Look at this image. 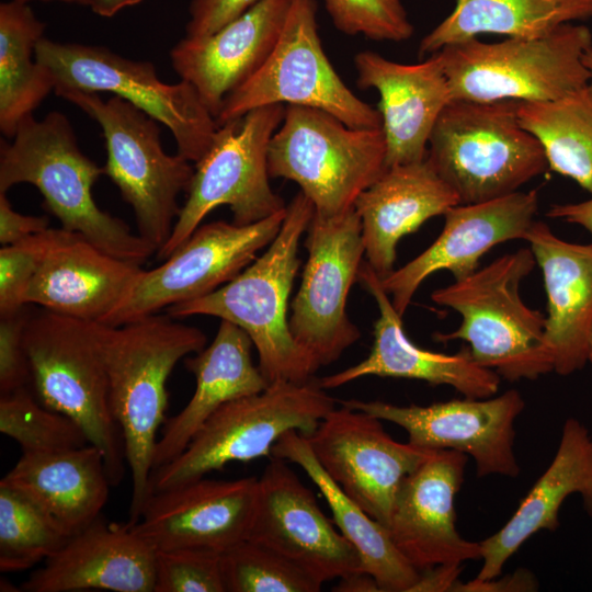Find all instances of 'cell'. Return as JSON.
I'll use <instances>...</instances> for the list:
<instances>
[{
  "mask_svg": "<svg viewBox=\"0 0 592 592\" xmlns=\"http://www.w3.org/2000/svg\"><path fill=\"white\" fill-rule=\"evenodd\" d=\"M258 493L254 477L198 480L153 492L129 524L156 550L202 549L223 554L248 538Z\"/></svg>",
  "mask_w": 592,
  "mask_h": 592,
  "instance_id": "21",
  "label": "cell"
},
{
  "mask_svg": "<svg viewBox=\"0 0 592 592\" xmlns=\"http://www.w3.org/2000/svg\"><path fill=\"white\" fill-rule=\"evenodd\" d=\"M592 47L591 30L568 23L526 38L486 43L478 37L439 50L452 100L496 102L550 101L591 80L584 56Z\"/></svg>",
  "mask_w": 592,
  "mask_h": 592,
  "instance_id": "7",
  "label": "cell"
},
{
  "mask_svg": "<svg viewBox=\"0 0 592 592\" xmlns=\"http://www.w3.org/2000/svg\"><path fill=\"white\" fill-rule=\"evenodd\" d=\"M334 408V399L315 378L271 383L261 392L231 400L205 421L180 455L152 470L149 496L204 478L230 462L271 458L284 433L295 430L307 436Z\"/></svg>",
  "mask_w": 592,
  "mask_h": 592,
  "instance_id": "8",
  "label": "cell"
},
{
  "mask_svg": "<svg viewBox=\"0 0 592 592\" xmlns=\"http://www.w3.org/2000/svg\"><path fill=\"white\" fill-rule=\"evenodd\" d=\"M592 19V0H456L453 11L420 42L419 56L443 47L498 34L514 38L545 35Z\"/></svg>",
  "mask_w": 592,
  "mask_h": 592,
  "instance_id": "33",
  "label": "cell"
},
{
  "mask_svg": "<svg viewBox=\"0 0 592 592\" xmlns=\"http://www.w3.org/2000/svg\"><path fill=\"white\" fill-rule=\"evenodd\" d=\"M0 432L14 440L22 453L58 452L90 444L72 419L44 406L29 386L0 395Z\"/></svg>",
  "mask_w": 592,
  "mask_h": 592,
  "instance_id": "37",
  "label": "cell"
},
{
  "mask_svg": "<svg viewBox=\"0 0 592 592\" xmlns=\"http://www.w3.org/2000/svg\"><path fill=\"white\" fill-rule=\"evenodd\" d=\"M306 232L308 259L288 326L296 343L321 367L338 361L361 337L346 301L365 250L354 207L331 218L314 213Z\"/></svg>",
  "mask_w": 592,
  "mask_h": 592,
  "instance_id": "15",
  "label": "cell"
},
{
  "mask_svg": "<svg viewBox=\"0 0 592 592\" xmlns=\"http://www.w3.org/2000/svg\"><path fill=\"white\" fill-rule=\"evenodd\" d=\"M271 104L315 107L353 128H382L380 112L357 98L329 61L318 34L317 0H292L272 53L224 100L216 123Z\"/></svg>",
  "mask_w": 592,
  "mask_h": 592,
  "instance_id": "13",
  "label": "cell"
},
{
  "mask_svg": "<svg viewBox=\"0 0 592 592\" xmlns=\"http://www.w3.org/2000/svg\"><path fill=\"white\" fill-rule=\"evenodd\" d=\"M45 24L31 7L18 0L0 4V130L12 138L55 91V80L36 59L35 49Z\"/></svg>",
  "mask_w": 592,
  "mask_h": 592,
  "instance_id": "34",
  "label": "cell"
},
{
  "mask_svg": "<svg viewBox=\"0 0 592 592\" xmlns=\"http://www.w3.org/2000/svg\"><path fill=\"white\" fill-rule=\"evenodd\" d=\"M589 363L592 365V337H591V344H590V352H589Z\"/></svg>",
  "mask_w": 592,
  "mask_h": 592,
  "instance_id": "51",
  "label": "cell"
},
{
  "mask_svg": "<svg viewBox=\"0 0 592 592\" xmlns=\"http://www.w3.org/2000/svg\"><path fill=\"white\" fill-rule=\"evenodd\" d=\"M18 1L29 3V2L32 1V0H18ZM59 1H64V2H75V3H79V4H83V5L90 7L92 0H59Z\"/></svg>",
  "mask_w": 592,
  "mask_h": 592,
  "instance_id": "50",
  "label": "cell"
},
{
  "mask_svg": "<svg viewBox=\"0 0 592 592\" xmlns=\"http://www.w3.org/2000/svg\"><path fill=\"white\" fill-rule=\"evenodd\" d=\"M340 403L401 426L408 434V443L415 447L453 449L473 457L478 477L520 474L514 453V422L525 402L515 389L496 397H465L429 406L358 399L340 400Z\"/></svg>",
  "mask_w": 592,
  "mask_h": 592,
  "instance_id": "16",
  "label": "cell"
},
{
  "mask_svg": "<svg viewBox=\"0 0 592 592\" xmlns=\"http://www.w3.org/2000/svg\"><path fill=\"white\" fill-rule=\"evenodd\" d=\"M57 95L95 121L105 140L104 174L132 207L138 235L157 251L169 239L194 167L181 155H168L160 141L158 122L132 103L113 95L66 90Z\"/></svg>",
  "mask_w": 592,
  "mask_h": 592,
  "instance_id": "10",
  "label": "cell"
},
{
  "mask_svg": "<svg viewBox=\"0 0 592 592\" xmlns=\"http://www.w3.org/2000/svg\"><path fill=\"white\" fill-rule=\"evenodd\" d=\"M361 89L378 91L386 168L423 161L433 127L452 101L439 52L424 61L406 65L364 50L354 57Z\"/></svg>",
  "mask_w": 592,
  "mask_h": 592,
  "instance_id": "23",
  "label": "cell"
},
{
  "mask_svg": "<svg viewBox=\"0 0 592 592\" xmlns=\"http://www.w3.org/2000/svg\"><path fill=\"white\" fill-rule=\"evenodd\" d=\"M48 216L24 215L14 210L5 193H0V243L8 246L48 229Z\"/></svg>",
  "mask_w": 592,
  "mask_h": 592,
  "instance_id": "44",
  "label": "cell"
},
{
  "mask_svg": "<svg viewBox=\"0 0 592 592\" xmlns=\"http://www.w3.org/2000/svg\"><path fill=\"white\" fill-rule=\"evenodd\" d=\"M382 420L341 405L305 436L330 478L369 516L387 527L403 479L435 449L399 443Z\"/></svg>",
  "mask_w": 592,
  "mask_h": 592,
  "instance_id": "17",
  "label": "cell"
},
{
  "mask_svg": "<svg viewBox=\"0 0 592 592\" xmlns=\"http://www.w3.org/2000/svg\"><path fill=\"white\" fill-rule=\"evenodd\" d=\"M144 0H92L91 10L104 18H111L121 10L140 3Z\"/></svg>",
  "mask_w": 592,
  "mask_h": 592,
  "instance_id": "48",
  "label": "cell"
},
{
  "mask_svg": "<svg viewBox=\"0 0 592 592\" xmlns=\"http://www.w3.org/2000/svg\"><path fill=\"white\" fill-rule=\"evenodd\" d=\"M35 55L54 77L56 94L66 90L111 93L168 127L177 153L190 162H197L209 149L218 125L191 83H166L153 64L125 58L103 46L43 36Z\"/></svg>",
  "mask_w": 592,
  "mask_h": 592,
  "instance_id": "12",
  "label": "cell"
},
{
  "mask_svg": "<svg viewBox=\"0 0 592 592\" xmlns=\"http://www.w3.org/2000/svg\"><path fill=\"white\" fill-rule=\"evenodd\" d=\"M333 591L337 592H378L379 585L375 578L365 571H357L339 579Z\"/></svg>",
  "mask_w": 592,
  "mask_h": 592,
  "instance_id": "47",
  "label": "cell"
},
{
  "mask_svg": "<svg viewBox=\"0 0 592 592\" xmlns=\"http://www.w3.org/2000/svg\"><path fill=\"white\" fill-rule=\"evenodd\" d=\"M271 178L296 182L322 218L354 207L386 168L382 128H353L319 109L286 105L267 151Z\"/></svg>",
  "mask_w": 592,
  "mask_h": 592,
  "instance_id": "9",
  "label": "cell"
},
{
  "mask_svg": "<svg viewBox=\"0 0 592 592\" xmlns=\"http://www.w3.org/2000/svg\"><path fill=\"white\" fill-rule=\"evenodd\" d=\"M253 343L237 325L221 320L212 343L184 358L195 377L186 406L166 420L153 452V469L180 455L205 421L225 403L263 391L269 383L252 361Z\"/></svg>",
  "mask_w": 592,
  "mask_h": 592,
  "instance_id": "30",
  "label": "cell"
},
{
  "mask_svg": "<svg viewBox=\"0 0 592 592\" xmlns=\"http://www.w3.org/2000/svg\"><path fill=\"white\" fill-rule=\"evenodd\" d=\"M29 306L0 316V395L31 385L24 345V329L31 312Z\"/></svg>",
  "mask_w": 592,
  "mask_h": 592,
  "instance_id": "42",
  "label": "cell"
},
{
  "mask_svg": "<svg viewBox=\"0 0 592 592\" xmlns=\"http://www.w3.org/2000/svg\"><path fill=\"white\" fill-rule=\"evenodd\" d=\"M156 549L126 523L101 514L34 570L25 592H153Z\"/></svg>",
  "mask_w": 592,
  "mask_h": 592,
  "instance_id": "24",
  "label": "cell"
},
{
  "mask_svg": "<svg viewBox=\"0 0 592 592\" xmlns=\"http://www.w3.org/2000/svg\"><path fill=\"white\" fill-rule=\"evenodd\" d=\"M286 208L250 225L216 220L200 225L163 262L139 272L102 322L121 326L169 306L208 295L240 274L278 234Z\"/></svg>",
  "mask_w": 592,
  "mask_h": 592,
  "instance_id": "14",
  "label": "cell"
},
{
  "mask_svg": "<svg viewBox=\"0 0 592 592\" xmlns=\"http://www.w3.org/2000/svg\"><path fill=\"white\" fill-rule=\"evenodd\" d=\"M535 580L525 571L517 572L513 578L501 579L497 581L496 579L489 581H477L474 580L467 584H457L453 591H501V588H505V591H511L509 588H512L513 591H533L535 589Z\"/></svg>",
  "mask_w": 592,
  "mask_h": 592,
  "instance_id": "46",
  "label": "cell"
},
{
  "mask_svg": "<svg viewBox=\"0 0 592 592\" xmlns=\"http://www.w3.org/2000/svg\"><path fill=\"white\" fill-rule=\"evenodd\" d=\"M581 496L592 517V434L577 419L566 420L557 452L505 525L480 542L482 566L475 580L496 579L506 560L535 533L555 531L565 500Z\"/></svg>",
  "mask_w": 592,
  "mask_h": 592,
  "instance_id": "29",
  "label": "cell"
},
{
  "mask_svg": "<svg viewBox=\"0 0 592 592\" xmlns=\"http://www.w3.org/2000/svg\"><path fill=\"white\" fill-rule=\"evenodd\" d=\"M547 216L581 226L592 237V197L578 203L555 204Z\"/></svg>",
  "mask_w": 592,
  "mask_h": 592,
  "instance_id": "45",
  "label": "cell"
},
{
  "mask_svg": "<svg viewBox=\"0 0 592 592\" xmlns=\"http://www.w3.org/2000/svg\"><path fill=\"white\" fill-rule=\"evenodd\" d=\"M261 0H191L187 37L208 36L246 13Z\"/></svg>",
  "mask_w": 592,
  "mask_h": 592,
  "instance_id": "43",
  "label": "cell"
},
{
  "mask_svg": "<svg viewBox=\"0 0 592 592\" xmlns=\"http://www.w3.org/2000/svg\"><path fill=\"white\" fill-rule=\"evenodd\" d=\"M107 332L109 325L41 308L30 312L24 345L35 396L83 430L90 444L102 452L111 485L117 486L127 463L109 402Z\"/></svg>",
  "mask_w": 592,
  "mask_h": 592,
  "instance_id": "4",
  "label": "cell"
},
{
  "mask_svg": "<svg viewBox=\"0 0 592 592\" xmlns=\"http://www.w3.org/2000/svg\"><path fill=\"white\" fill-rule=\"evenodd\" d=\"M225 592H318L322 582L276 550L249 538L220 554Z\"/></svg>",
  "mask_w": 592,
  "mask_h": 592,
  "instance_id": "38",
  "label": "cell"
},
{
  "mask_svg": "<svg viewBox=\"0 0 592 592\" xmlns=\"http://www.w3.org/2000/svg\"><path fill=\"white\" fill-rule=\"evenodd\" d=\"M459 204L426 160L387 168L354 203L366 262L383 280L395 269L401 238Z\"/></svg>",
  "mask_w": 592,
  "mask_h": 592,
  "instance_id": "28",
  "label": "cell"
},
{
  "mask_svg": "<svg viewBox=\"0 0 592 592\" xmlns=\"http://www.w3.org/2000/svg\"><path fill=\"white\" fill-rule=\"evenodd\" d=\"M468 456L439 449L401 482L387 530L401 555L421 573L480 559V543L456 530L455 496Z\"/></svg>",
  "mask_w": 592,
  "mask_h": 592,
  "instance_id": "20",
  "label": "cell"
},
{
  "mask_svg": "<svg viewBox=\"0 0 592 592\" xmlns=\"http://www.w3.org/2000/svg\"><path fill=\"white\" fill-rule=\"evenodd\" d=\"M141 269L69 231L43 261L23 301L67 317L103 322Z\"/></svg>",
  "mask_w": 592,
  "mask_h": 592,
  "instance_id": "27",
  "label": "cell"
},
{
  "mask_svg": "<svg viewBox=\"0 0 592 592\" xmlns=\"http://www.w3.org/2000/svg\"><path fill=\"white\" fill-rule=\"evenodd\" d=\"M292 0H261L217 32L185 36L170 50L181 80L191 83L215 119L224 100L265 62L281 35Z\"/></svg>",
  "mask_w": 592,
  "mask_h": 592,
  "instance_id": "25",
  "label": "cell"
},
{
  "mask_svg": "<svg viewBox=\"0 0 592 592\" xmlns=\"http://www.w3.org/2000/svg\"><path fill=\"white\" fill-rule=\"evenodd\" d=\"M174 319L157 312L109 326V402L123 435L132 475L129 524L139 520L149 496L153 452L169 402L168 378L182 358L200 352L207 343L201 329Z\"/></svg>",
  "mask_w": 592,
  "mask_h": 592,
  "instance_id": "1",
  "label": "cell"
},
{
  "mask_svg": "<svg viewBox=\"0 0 592 592\" xmlns=\"http://www.w3.org/2000/svg\"><path fill=\"white\" fill-rule=\"evenodd\" d=\"M517 116L542 145L547 166L592 194V79L555 100L519 102Z\"/></svg>",
  "mask_w": 592,
  "mask_h": 592,
  "instance_id": "35",
  "label": "cell"
},
{
  "mask_svg": "<svg viewBox=\"0 0 592 592\" xmlns=\"http://www.w3.org/2000/svg\"><path fill=\"white\" fill-rule=\"evenodd\" d=\"M314 213L312 203L298 192L263 254L215 292L169 306L167 314L175 319L213 316L240 327L250 337L269 384L314 378L319 367L294 340L287 319L288 298L300 264L299 241Z\"/></svg>",
  "mask_w": 592,
  "mask_h": 592,
  "instance_id": "2",
  "label": "cell"
},
{
  "mask_svg": "<svg viewBox=\"0 0 592 592\" xmlns=\"http://www.w3.org/2000/svg\"><path fill=\"white\" fill-rule=\"evenodd\" d=\"M517 105L452 100L439 116L426 160L459 204L517 192L548 167L542 145L521 124Z\"/></svg>",
  "mask_w": 592,
  "mask_h": 592,
  "instance_id": "6",
  "label": "cell"
},
{
  "mask_svg": "<svg viewBox=\"0 0 592 592\" xmlns=\"http://www.w3.org/2000/svg\"><path fill=\"white\" fill-rule=\"evenodd\" d=\"M68 230L52 228L0 249V316L25 306L24 294L49 251Z\"/></svg>",
  "mask_w": 592,
  "mask_h": 592,
  "instance_id": "40",
  "label": "cell"
},
{
  "mask_svg": "<svg viewBox=\"0 0 592 592\" xmlns=\"http://www.w3.org/2000/svg\"><path fill=\"white\" fill-rule=\"evenodd\" d=\"M11 139L0 141V193L20 183L32 184L61 228L101 250L140 265L157 253L124 220L96 205L92 189L104 168L80 150L64 114L53 111L41 121L31 115Z\"/></svg>",
  "mask_w": 592,
  "mask_h": 592,
  "instance_id": "3",
  "label": "cell"
},
{
  "mask_svg": "<svg viewBox=\"0 0 592 592\" xmlns=\"http://www.w3.org/2000/svg\"><path fill=\"white\" fill-rule=\"evenodd\" d=\"M153 592H225L220 554L202 549L156 550Z\"/></svg>",
  "mask_w": 592,
  "mask_h": 592,
  "instance_id": "41",
  "label": "cell"
},
{
  "mask_svg": "<svg viewBox=\"0 0 592 592\" xmlns=\"http://www.w3.org/2000/svg\"><path fill=\"white\" fill-rule=\"evenodd\" d=\"M538 193L517 191L487 202L458 204L444 216V227L434 242L418 257L385 278V292L391 296L402 317L414 293L433 273L448 271L455 281L478 270L490 249L505 241L523 239L536 220Z\"/></svg>",
  "mask_w": 592,
  "mask_h": 592,
  "instance_id": "19",
  "label": "cell"
},
{
  "mask_svg": "<svg viewBox=\"0 0 592 592\" xmlns=\"http://www.w3.org/2000/svg\"><path fill=\"white\" fill-rule=\"evenodd\" d=\"M357 282L373 296L379 309L373 329V346L358 364L318 379L322 388H338L361 377L378 376L448 385L467 398H489L498 392L501 377L479 365L468 346L456 354H444L415 345L407 337L402 317L396 311L380 277L366 261L360 267Z\"/></svg>",
  "mask_w": 592,
  "mask_h": 592,
  "instance_id": "22",
  "label": "cell"
},
{
  "mask_svg": "<svg viewBox=\"0 0 592 592\" xmlns=\"http://www.w3.org/2000/svg\"><path fill=\"white\" fill-rule=\"evenodd\" d=\"M525 241L539 266L547 295L544 341L554 372L567 376L589 363L592 337V243L557 237L535 220Z\"/></svg>",
  "mask_w": 592,
  "mask_h": 592,
  "instance_id": "26",
  "label": "cell"
},
{
  "mask_svg": "<svg viewBox=\"0 0 592 592\" xmlns=\"http://www.w3.org/2000/svg\"><path fill=\"white\" fill-rule=\"evenodd\" d=\"M536 264L531 248H521L435 289L431 299L462 317L456 330L436 333L435 339L467 342L479 365L511 382L554 372L544 341L546 317L528 307L520 293Z\"/></svg>",
  "mask_w": 592,
  "mask_h": 592,
  "instance_id": "5",
  "label": "cell"
},
{
  "mask_svg": "<svg viewBox=\"0 0 592 592\" xmlns=\"http://www.w3.org/2000/svg\"><path fill=\"white\" fill-rule=\"evenodd\" d=\"M284 113V104L264 105L218 126L209 149L194 163L186 200L169 239L157 251L158 259L170 257L221 205L230 208L232 223L241 226L286 208L270 185L267 168L269 145Z\"/></svg>",
  "mask_w": 592,
  "mask_h": 592,
  "instance_id": "11",
  "label": "cell"
},
{
  "mask_svg": "<svg viewBox=\"0 0 592 592\" xmlns=\"http://www.w3.org/2000/svg\"><path fill=\"white\" fill-rule=\"evenodd\" d=\"M272 456L298 465L317 486L334 524L357 550L363 570L375 578L380 592H412L422 573L397 549L387 527L369 516L330 478L303 434L295 430L284 433L273 445Z\"/></svg>",
  "mask_w": 592,
  "mask_h": 592,
  "instance_id": "32",
  "label": "cell"
},
{
  "mask_svg": "<svg viewBox=\"0 0 592 592\" xmlns=\"http://www.w3.org/2000/svg\"><path fill=\"white\" fill-rule=\"evenodd\" d=\"M335 29L377 42H405L414 27L401 0H322Z\"/></svg>",
  "mask_w": 592,
  "mask_h": 592,
  "instance_id": "39",
  "label": "cell"
},
{
  "mask_svg": "<svg viewBox=\"0 0 592 592\" xmlns=\"http://www.w3.org/2000/svg\"><path fill=\"white\" fill-rule=\"evenodd\" d=\"M335 526L287 460L272 456L258 479L248 538L276 550L325 583L364 571L357 550Z\"/></svg>",
  "mask_w": 592,
  "mask_h": 592,
  "instance_id": "18",
  "label": "cell"
},
{
  "mask_svg": "<svg viewBox=\"0 0 592 592\" xmlns=\"http://www.w3.org/2000/svg\"><path fill=\"white\" fill-rule=\"evenodd\" d=\"M0 485L24 493L70 535L101 515L111 481L102 452L94 445L22 453Z\"/></svg>",
  "mask_w": 592,
  "mask_h": 592,
  "instance_id": "31",
  "label": "cell"
},
{
  "mask_svg": "<svg viewBox=\"0 0 592 592\" xmlns=\"http://www.w3.org/2000/svg\"><path fill=\"white\" fill-rule=\"evenodd\" d=\"M584 64L587 68L589 69L591 73V79H592V47L589 48V50L587 52L584 56Z\"/></svg>",
  "mask_w": 592,
  "mask_h": 592,
  "instance_id": "49",
  "label": "cell"
},
{
  "mask_svg": "<svg viewBox=\"0 0 592 592\" xmlns=\"http://www.w3.org/2000/svg\"><path fill=\"white\" fill-rule=\"evenodd\" d=\"M71 536L24 493L0 485V570L20 572L56 554Z\"/></svg>",
  "mask_w": 592,
  "mask_h": 592,
  "instance_id": "36",
  "label": "cell"
}]
</instances>
